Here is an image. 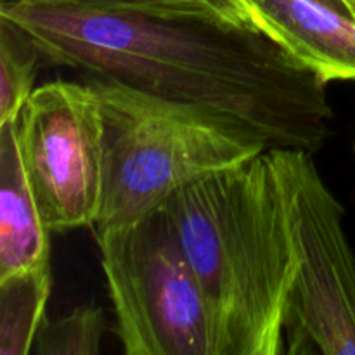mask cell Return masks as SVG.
<instances>
[{
    "label": "cell",
    "instance_id": "5",
    "mask_svg": "<svg viewBox=\"0 0 355 355\" xmlns=\"http://www.w3.org/2000/svg\"><path fill=\"white\" fill-rule=\"evenodd\" d=\"M269 151L297 253L284 314L286 355H355V253L345 208L319 173L314 153Z\"/></svg>",
    "mask_w": 355,
    "mask_h": 355
},
{
    "label": "cell",
    "instance_id": "13",
    "mask_svg": "<svg viewBox=\"0 0 355 355\" xmlns=\"http://www.w3.org/2000/svg\"><path fill=\"white\" fill-rule=\"evenodd\" d=\"M335 2L338 3L347 14H350V16L355 17V0H335Z\"/></svg>",
    "mask_w": 355,
    "mask_h": 355
},
{
    "label": "cell",
    "instance_id": "8",
    "mask_svg": "<svg viewBox=\"0 0 355 355\" xmlns=\"http://www.w3.org/2000/svg\"><path fill=\"white\" fill-rule=\"evenodd\" d=\"M42 220L17 142V120L0 125V277L51 263Z\"/></svg>",
    "mask_w": 355,
    "mask_h": 355
},
{
    "label": "cell",
    "instance_id": "12",
    "mask_svg": "<svg viewBox=\"0 0 355 355\" xmlns=\"http://www.w3.org/2000/svg\"><path fill=\"white\" fill-rule=\"evenodd\" d=\"M104 335V312L97 305H80L58 319H45L35 338V355H96Z\"/></svg>",
    "mask_w": 355,
    "mask_h": 355
},
{
    "label": "cell",
    "instance_id": "10",
    "mask_svg": "<svg viewBox=\"0 0 355 355\" xmlns=\"http://www.w3.org/2000/svg\"><path fill=\"white\" fill-rule=\"evenodd\" d=\"M40 59V51L26 30L0 14V125L17 120L35 90Z\"/></svg>",
    "mask_w": 355,
    "mask_h": 355
},
{
    "label": "cell",
    "instance_id": "14",
    "mask_svg": "<svg viewBox=\"0 0 355 355\" xmlns=\"http://www.w3.org/2000/svg\"><path fill=\"white\" fill-rule=\"evenodd\" d=\"M354 153H355V142H354Z\"/></svg>",
    "mask_w": 355,
    "mask_h": 355
},
{
    "label": "cell",
    "instance_id": "1",
    "mask_svg": "<svg viewBox=\"0 0 355 355\" xmlns=\"http://www.w3.org/2000/svg\"><path fill=\"white\" fill-rule=\"evenodd\" d=\"M0 14L51 64L215 111L269 149L315 153L331 135L328 83L253 28L61 0H2Z\"/></svg>",
    "mask_w": 355,
    "mask_h": 355
},
{
    "label": "cell",
    "instance_id": "6",
    "mask_svg": "<svg viewBox=\"0 0 355 355\" xmlns=\"http://www.w3.org/2000/svg\"><path fill=\"white\" fill-rule=\"evenodd\" d=\"M101 99L89 82L44 83L17 116V142L45 227L64 232L99 222L104 189Z\"/></svg>",
    "mask_w": 355,
    "mask_h": 355
},
{
    "label": "cell",
    "instance_id": "9",
    "mask_svg": "<svg viewBox=\"0 0 355 355\" xmlns=\"http://www.w3.org/2000/svg\"><path fill=\"white\" fill-rule=\"evenodd\" d=\"M51 290V263L0 277V355L31 354Z\"/></svg>",
    "mask_w": 355,
    "mask_h": 355
},
{
    "label": "cell",
    "instance_id": "4",
    "mask_svg": "<svg viewBox=\"0 0 355 355\" xmlns=\"http://www.w3.org/2000/svg\"><path fill=\"white\" fill-rule=\"evenodd\" d=\"M116 336L127 355H220L217 324L165 207L97 229Z\"/></svg>",
    "mask_w": 355,
    "mask_h": 355
},
{
    "label": "cell",
    "instance_id": "3",
    "mask_svg": "<svg viewBox=\"0 0 355 355\" xmlns=\"http://www.w3.org/2000/svg\"><path fill=\"white\" fill-rule=\"evenodd\" d=\"M104 125V189L97 229L162 208L184 187L269 149L238 121L193 104L89 76Z\"/></svg>",
    "mask_w": 355,
    "mask_h": 355
},
{
    "label": "cell",
    "instance_id": "2",
    "mask_svg": "<svg viewBox=\"0 0 355 355\" xmlns=\"http://www.w3.org/2000/svg\"><path fill=\"white\" fill-rule=\"evenodd\" d=\"M217 324L220 355H283L297 274L283 186L267 149L165 205Z\"/></svg>",
    "mask_w": 355,
    "mask_h": 355
},
{
    "label": "cell",
    "instance_id": "11",
    "mask_svg": "<svg viewBox=\"0 0 355 355\" xmlns=\"http://www.w3.org/2000/svg\"><path fill=\"white\" fill-rule=\"evenodd\" d=\"M61 2L116 10V12L207 19L227 26L255 30L250 0H61Z\"/></svg>",
    "mask_w": 355,
    "mask_h": 355
},
{
    "label": "cell",
    "instance_id": "7",
    "mask_svg": "<svg viewBox=\"0 0 355 355\" xmlns=\"http://www.w3.org/2000/svg\"><path fill=\"white\" fill-rule=\"evenodd\" d=\"M255 30L324 83L355 82V19L326 0H250Z\"/></svg>",
    "mask_w": 355,
    "mask_h": 355
}]
</instances>
